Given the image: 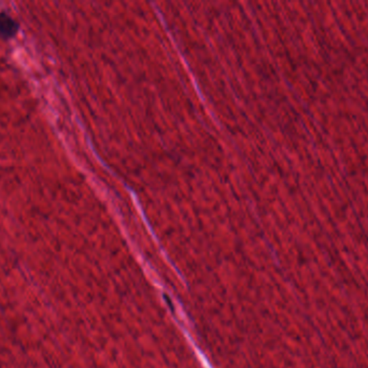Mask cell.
Wrapping results in <instances>:
<instances>
[{"label":"cell","instance_id":"obj_1","mask_svg":"<svg viewBox=\"0 0 368 368\" xmlns=\"http://www.w3.org/2000/svg\"><path fill=\"white\" fill-rule=\"evenodd\" d=\"M20 23L7 12H0V40L9 41L18 35Z\"/></svg>","mask_w":368,"mask_h":368}]
</instances>
